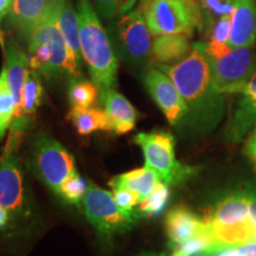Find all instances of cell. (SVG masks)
Listing matches in <instances>:
<instances>
[{"label": "cell", "mask_w": 256, "mask_h": 256, "mask_svg": "<svg viewBox=\"0 0 256 256\" xmlns=\"http://www.w3.org/2000/svg\"><path fill=\"white\" fill-rule=\"evenodd\" d=\"M171 78L186 104L184 124L200 133H209L224 114L223 95L216 90L206 54V43H194L186 58L171 64H156Z\"/></svg>", "instance_id": "1"}, {"label": "cell", "mask_w": 256, "mask_h": 256, "mask_svg": "<svg viewBox=\"0 0 256 256\" xmlns=\"http://www.w3.org/2000/svg\"><path fill=\"white\" fill-rule=\"evenodd\" d=\"M80 43L83 60L87 64L92 82L104 92L116 87L118 60L110 36L102 26L90 0H78Z\"/></svg>", "instance_id": "2"}, {"label": "cell", "mask_w": 256, "mask_h": 256, "mask_svg": "<svg viewBox=\"0 0 256 256\" xmlns=\"http://www.w3.org/2000/svg\"><path fill=\"white\" fill-rule=\"evenodd\" d=\"M152 36L186 34L203 28V8L197 0H139Z\"/></svg>", "instance_id": "3"}, {"label": "cell", "mask_w": 256, "mask_h": 256, "mask_svg": "<svg viewBox=\"0 0 256 256\" xmlns=\"http://www.w3.org/2000/svg\"><path fill=\"white\" fill-rule=\"evenodd\" d=\"M208 228L223 249L254 242L249 224V191L229 194L206 218Z\"/></svg>", "instance_id": "4"}, {"label": "cell", "mask_w": 256, "mask_h": 256, "mask_svg": "<svg viewBox=\"0 0 256 256\" xmlns=\"http://www.w3.org/2000/svg\"><path fill=\"white\" fill-rule=\"evenodd\" d=\"M28 165L42 183L58 196L60 186L78 174L74 156L57 140L40 136L32 142Z\"/></svg>", "instance_id": "5"}, {"label": "cell", "mask_w": 256, "mask_h": 256, "mask_svg": "<svg viewBox=\"0 0 256 256\" xmlns=\"http://www.w3.org/2000/svg\"><path fill=\"white\" fill-rule=\"evenodd\" d=\"M134 142L142 147L146 168L153 170L165 184L177 185L196 171L176 158V142L171 133H139L134 136Z\"/></svg>", "instance_id": "6"}, {"label": "cell", "mask_w": 256, "mask_h": 256, "mask_svg": "<svg viewBox=\"0 0 256 256\" xmlns=\"http://www.w3.org/2000/svg\"><path fill=\"white\" fill-rule=\"evenodd\" d=\"M82 209L89 222L104 238L128 232L139 218L136 214L121 209L115 202L113 194L92 183H88Z\"/></svg>", "instance_id": "7"}, {"label": "cell", "mask_w": 256, "mask_h": 256, "mask_svg": "<svg viewBox=\"0 0 256 256\" xmlns=\"http://www.w3.org/2000/svg\"><path fill=\"white\" fill-rule=\"evenodd\" d=\"M0 208L8 214V226L24 222L30 215L24 172L16 150L4 148L0 156Z\"/></svg>", "instance_id": "8"}, {"label": "cell", "mask_w": 256, "mask_h": 256, "mask_svg": "<svg viewBox=\"0 0 256 256\" xmlns=\"http://www.w3.org/2000/svg\"><path fill=\"white\" fill-rule=\"evenodd\" d=\"M208 60L214 86L222 95L241 94L256 70L255 46L238 48L223 56Z\"/></svg>", "instance_id": "9"}, {"label": "cell", "mask_w": 256, "mask_h": 256, "mask_svg": "<svg viewBox=\"0 0 256 256\" xmlns=\"http://www.w3.org/2000/svg\"><path fill=\"white\" fill-rule=\"evenodd\" d=\"M116 50L122 58L142 63L151 56L152 34L139 8L121 14L113 26Z\"/></svg>", "instance_id": "10"}, {"label": "cell", "mask_w": 256, "mask_h": 256, "mask_svg": "<svg viewBox=\"0 0 256 256\" xmlns=\"http://www.w3.org/2000/svg\"><path fill=\"white\" fill-rule=\"evenodd\" d=\"M144 83L170 124L178 126L184 122L188 114L186 104L168 75L158 68H150L144 75Z\"/></svg>", "instance_id": "11"}, {"label": "cell", "mask_w": 256, "mask_h": 256, "mask_svg": "<svg viewBox=\"0 0 256 256\" xmlns=\"http://www.w3.org/2000/svg\"><path fill=\"white\" fill-rule=\"evenodd\" d=\"M60 30L68 50L69 60L66 66V75L70 78H81L82 52L80 43V28L78 10L72 0H66L60 14Z\"/></svg>", "instance_id": "12"}, {"label": "cell", "mask_w": 256, "mask_h": 256, "mask_svg": "<svg viewBox=\"0 0 256 256\" xmlns=\"http://www.w3.org/2000/svg\"><path fill=\"white\" fill-rule=\"evenodd\" d=\"M48 0H14L8 14V25L17 34L22 44H30L40 19L46 11Z\"/></svg>", "instance_id": "13"}, {"label": "cell", "mask_w": 256, "mask_h": 256, "mask_svg": "<svg viewBox=\"0 0 256 256\" xmlns=\"http://www.w3.org/2000/svg\"><path fill=\"white\" fill-rule=\"evenodd\" d=\"M254 126H256V70L241 92V98L226 128V139L229 142H240Z\"/></svg>", "instance_id": "14"}, {"label": "cell", "mask_w": 256, "mask_h": 256, "mask_svg": "<svg viewBox=\"0 0 256 256\" xmlns=\"http://www.w3.org/2000/svg\"><path fill=\"white\" fill-rule=\"evenodd\" d=\"M256 43L255 0H238L232 14L228 46L232 49L252 46Z\"/></svg>", "instance_id": "15"}, {"label": "cell", "mask_w": 256, "mask_h": 256, "mask_svg": "<svg viewBox=\"0 0 256 256\" xmlns=\"http://www.w3.org/2000/svg\"><path fill=\"white\" fill-rule=\"evenodd\" d=\"M165 224L170 249L188 241L206 228V218H200L184 206H177L170 211Z\"/></svg>", "instance_id": "16"}, {"label": "cell", "mask_w": 256, "mask_h": 256, "mask_svg": "<svg viewBox=\"0 0 256 256\" xmlns=\"http://www.w3.org/2000/svg\"><path fill=\"white\" fill-rule=\"evenodd\" d=\"M101 102L110 121V132L124 134L136 124L138 112L126 98L115 89L101 92Z\"/></svg>", "instance_id": "17"}, {"label": "cell", "mask_w": 256, "mask_h": 256, "mask_svg": "<svg viewBox=\"0 0 256 256\" xmlns=\"http://www.w3.org/2000/svg\"><path fill=\"white\" fill-rule=\"evenodd\" d=\"M5 66L8 69L10 88H11L12 95H14L16 110H17L19 104H20L24 84L31 69L30 63H28V56L14 40H10L5 46Z\"/></svg>", "instance_id": "18"}, {"label": "cell", "mask_w": 256, "mask_h": 256, "mask_svg": "<svg viewBox=\"0 0 256 256\" xmlns=\"http://www.w3.org/2000/svg\"><path fill=\"white\" fill-rule=\"evenodd\" d=\"M192 46L186 34H164L153 40L151 57L156 64H176L190 55Z\"/></svg>", "instance_id": "19"}, {"label": "cell", "mask_w": 256, "mask_h": 256, "mask_svg": "<svg viewBox=\"0 0 256 256\" xmlns=\"http://www.w3.org/2000/svg\"><path fill=\"white\" fill-rule=\"evenodd\" d=\"M162 179L151 168L144 166L142 168L133 170L127 174L116 176L110 180L112 188H124L136 192L142 198V202L146 200L153 190L156 188Z\"/></svg>", "instance_id": "20"}, {"label": "cell", "mask_w": 256, "mask_h": 256, "mask_svg": "<svg viewBox=\"0 0 256 256\" xmlns=\"http://www.w3.org/2000/svg\"><path fill=\"white\" fill-rule=\"evenodd\" d=\"M69 118L81 136H88L96 130L110 132L107 114L98 108H72Z\"/></svg>", "instance_id": "21"}, {"label": "cell", "mask_w": 256, "mask_h": 256, "mask_svg": "<svg viewBox=\"0 0 256 256\" xmlns=\"http://www.w3.org/2000/svg\"><path fill=\"white\" fill-rule=\"evenodd\" d=\"M220 249L223 248L210 232L206 224L204 232L182 244L176 246L170 250H171V256H214Z\"/></svg>", "instance_id": "22"}, {"label": "cell", "mask_w": 256, "mask_h": 256, "mask_svg": "<svg viewBox=\"0 0 256 256\" xmlns=\"http://www.w3.org/2000/svg\"><path fill=\"white\" fill-rule=\"evenodd\" d=\"M16 114V102L10 88L8 69L4 64L0 72V142L11 127Z\"/></svg>", "instance_id": "23"}, {"label": "cell", "mask_w": 256, "mask_h": 256, "mask_svg": "<svg viewBox=\"0 0 256 256\" xmlns=\"http://www.w3.org/2000/svg\"><path fill=\"white\" fill-rule=\"evenodd\" d=\"M100 90L94 82L74 78L69 86V101L72 108H90L94 106Z\"/></svg>", "instance_id": "24"}, {"label": "cell", "mask_w": 256, "mask_h": 256, "mask_svg": "<svg viewBox=\"0 0 256 256\" xmlns=\"http://www.w3.org/2000/svg\"><path fill=\"white\" fill-rule=\"evenodd\" d=\"M170 200L168 185L160 182L156 188L146 200L139 204V210L136 211L138 217H152L159 215L168 206Z\"/></svg>", "instance_id": "25"}, {"label": "cell", "mask_w": 256, "mask_h": 256, "mask_svg": "<svg viewBox=\"0 0 256 256\" xmlns=\"http://www.w3.org/2000/svg\"><path fill=\"white\" fill-rule=\"evenodd\" d=\"M87 188L88 184L84 183V180L80 177L78 174H75L64 182L62 186H60L58 196L63 198L66 203L80 206L86 194H87Z\"/></svg>", "instance_id": "26"}, {"label": "cell", "mask_w": 256, "mask_h": 256, "mask_svg": "<svg viewBox=\"0 0 256 256\" xmlns=\"http://www.w3.org/2000/svg\"><path fill=\"white\" fill-rule=\"evenodd\" d=\"M98 14L104 19H112L116 16L124 14L127 8L136 0H92Z\"/></svg>", "instance_id": "27"}, {"label": "cell", "mask_w": 256, "mask_h": 256, "mask_svg": "<svg viewBox=\"0 0 256 256\" xmlns=\"http://www.w3.org/2000/svg\"><path fill=\"white\" fill-rule=\"evenodd\" d=\"M113 196L118 206L127 212L136 214V206L142 203L139 194L124 188H113Z\"/></svg>", "instance_id": "28"}, {"label": "cell", "mask_w": 256, "mask_h": 256, "mask_svg": "<svg viewBox=\"0 0 256 256\" xmlns=\"http://www.w3.org/2000/svg\"><path fill=\"white\" fill-rule=\"evenodd\" d=\"M238 0H226V2H218V0H200L202 8L206 10L215 17H223V16H232Z\"/></svg>", "instance_id": "29"}, {"label": "cell", "mask_w": 256, "mask_h": 256, "mask_svg": "<svg viewBox=\"0 0 256 256\" xmlns=\"http://www.w3.org/2000/svg\"><path fill=\"white\" fill-rule=\"evenodd\" d=\"M230 25H232V16H223V17L218 18L212 28V32H211L210 40L220 44H228Z\"/></svg>", "instance_id": "30"}, {"label": "cell", "mask_w": 256, "mask_h": 256, "mask_svg": "<svg viewBox=\"0 0 256 256\" xmlns=\"http://www.w3.org/2000/svg\"><path fill=\"white\" fill-rule=\"evenodd\" d=\"M214 256H256V242L220 249Z\"/></svg>", "instance_id": "31"}, {"label": "cell", "mask_w": 256, "mask_h": 256, "mask_svg": "<svg viewBox=\"0 0 256 256\" xmlns=\"http://www.w3.org/2000/svg\"><path fill=\"white\" fill-rule=\"evenodd\" d=\"M249 224L254 242H256V192L249 191Z\"/></svg>", "instance_id": "32"}, {"label": "cell", "mask_w": 256, "mask_h": 256, "mask_svg": "<svg viewBox=\"0 0 256 256\" xmlns=\"http://www.w3.org/2000/svg\"><path fill=\"white\" fill-rule=\"evenodd\" d=\"M12 4H14V0H0V44L5 49V42H4V37H2V20L6 16L10 14L12 8Z\"/></svg>", "instance_id": "33"}, {"label": "cell", "mask_w": 256, "mask_h": 256, "mask_svg": "<svg viewBox=\"0 0 256 256\" xmlns=\"http://www.w3.org/2000/svg\"><path fill=\"white\" fill-rule=\"evenodd\" d=\"M244 153L256 164V138L249 136L244 146Z\"/></svg>", "instance_id": "34"}, {"label": "cell", "mask_w": 256, "mask_h": 256, "mask_svg": "<svg viewBox=\"0 0 256 256\" xmlns=\"http://www.w3.org/2000/svg\"><path fill=\"white\" fill-rule=\"evenodd\" d=\"M136 256H171L168 254H164V252H142V254L136 255Z\"/></svg>", "instance_id": "35"}, {"label": "cell", "mask_w": 256, "mask_h": 256, "mask_svg": "<svg viewBox=\"0 0 256 256\" xmlns=\"http://www.w3.org/2000/svg\"><path fill=\"white\" fill-rule=\"evenodd\" d=\"M249 136H254V138H256V126H255V128H254V130H252V134Z\"/></svg>", "instance_id": "36"}, {"label": "cell", "mask_w": 256, "mask_h": 256, "mask_svg": "<svg viewBox=\"0 0 256 256\" xmlns=\"http://www.w3.org/2000/svg\"><path fill=\"white\" fill-rule=\"evenodd\" d=\"M218 2H226V0H218Z\"/></svg>", "instance_id": "37"}]
</instances>
